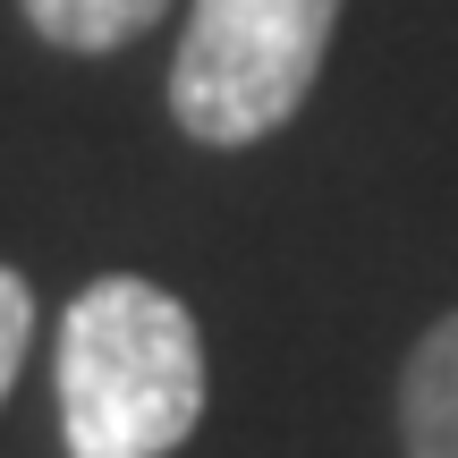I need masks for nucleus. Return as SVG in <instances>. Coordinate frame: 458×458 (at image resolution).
<instances>
[{
    "label": "nucleus",
    "instance_id": "obj_3",
    "mask_svg": "<svg viewBox=\"0 0 458 458\" xmlns=\"http://www.w3.org/2000/svg\"><path fill=\"white\" fill-rule=\"evenodd\" d=\"M399 442H408V458H458V314H442L408 348V374H399Z\"/></svg>",
    "mask_w": 458,
    "mask_h": 458
},
{
    "label": "nucleus",
    "instance_id": "obj_5",
    "mask_svg": "<svg viewBox=\"0 0 458 458\" xmlns=\"http://www.w3.org/2000/svg\"><path fill=\"white\" fill-rule=\"evenodd\" d=\"M26 340H34V289L17 263H0V399H9L17 365H26Z\"/></svg>",
    "mask_w": 458,
    "mask_h": 458
},
{
    "label": "nucleus",
    "instance_id": "obj_2",
    "mask_svg": "<svg viewBox=\"0 0 458 458\" xmlns=\"http://www.w3.org/2000/svg\"><path fill=\"white\" fill-rule=\"evenodd\" d=\"M340 0H196L170 60V119L196 145H255L306 111Z\"/></svg>",
    "mask_w": 458,
    "mask_h": 458
},
{
    "label": "nucleus",
    "instance_id": "obj_4",
    "mask_svg": "<svg viewBox=\"0 0 458 458\" xmlns=\"http://www.w3.org/2000/svg\"><path fill=\"white\" fill-rule=\"evenodd\" d=\"M17 9L60 51H119V43H136L170 0H17Z\"/></svg>",
    "mask_w": 458,
    "mask_h": 458
},
{
    "label": "nucleus",
    "instance_id": "obj_1",
    "mask_svg": "<svg viewBox=\"0 0 458 458\" xmlns=\"http://www.w3.org/2000/svg\"><path fill=\"white\" fill-rule=\"evenodd\" d=\"M60 433L68 458H170L204 425V331L136 272L85 280L60 314Z\"/></svg>",
    "mask_w": 458,
    "mask_h": 458
}]
</instances>
